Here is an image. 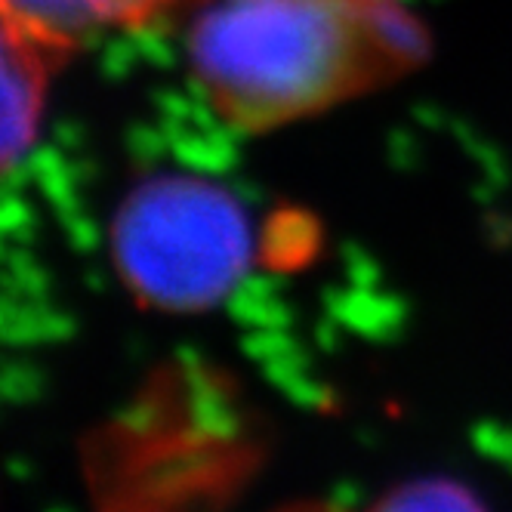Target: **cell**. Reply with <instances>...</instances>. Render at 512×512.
<instances>
[{
	"label": "cell",
	"mask_w": 512,
	"mask_h": 512,
	"mask_svg": "<svg viewBox=\"0 0 512 512\" xmlns=\"http://www.w3.org/2000/svg\"><path fill=\"white\" fill-rule=\"evenodd\" d=\"M186 50L210 112L266 133L401 81L429 38L405 0H204Z\"/></svg>",
	"instance_id": "obj_1"
},
{
	"label": "cell",
	"mask_w": 512,
	"mask_h": 512,
	"mask_svg": "<svg viewBox=\"0 0 512 512\" xmlns=\"http://www.w3.org/2000/svg\"><path fill=\"white\" fill-rule=\"evenodd\" d=\"M115 263L155 309L198 312L226 300L250 263L241 207L204 179H155L136 189L115 223Z\"/></svg>",
	"instance_id": "obj_2"
},
{
	"label": "cell",
	"mask_w": 512,
	"mask_h": 512,
	"mask_svg": "<svg viewBox=\"0 0 512 512\" xmlns=\"http://www.w3.org/2000/svg\"><path fill=\"white\" fill-rule=\"evenodd\" d=\"M170 0H0L4 28L75 56L102 31L152 22Z\"/></svg>",
	"instance_id": "obj_3"
},
{
	"label": "cell",
	"mask_w": 512,
	"mask_h": 512,
	"mask_svg": "<svg viewBox=\"0 0 512 512\" xmlns=\"http://www.w3.org/2000/svg\"><path fill=\"white\" fill-rule=\"evenodd\" d=\"M71 53L4 28V164H19L41 133L47 90Z\"/></svg>",
	"instance_id": "obj_4"
},
{
	"label": "cell",
	"mask_w": 512,
	"mask_h": 512,
	"mask_svg": "<svg viewBox=\"0 0 512 512\" xmlns=\"http://www.w3.org/2000/svg\"><path fill=\"white\" fill-rule=\"evenodd\" d=\"M368 512H488V506L451 475H423L386 491Z\"/></svg>",
	"instance_id": "obj_5"
}]
</instances>
